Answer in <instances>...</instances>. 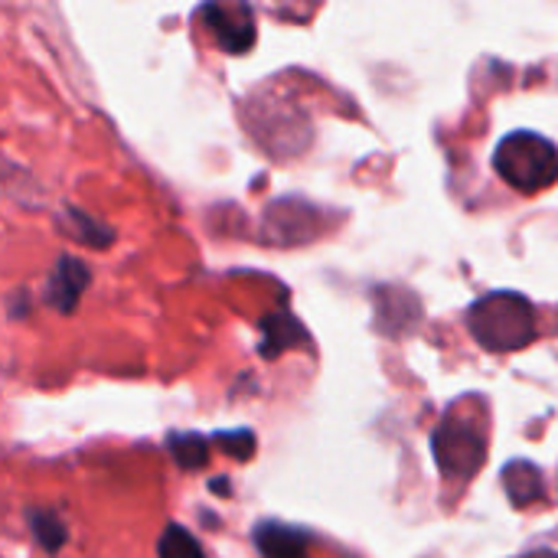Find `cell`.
Instances as JSON below:
<instances>
[{"label":"cell","mask_w":558,"mask_h":558,"mask_svg":"<svg viewBox=\"0 0 558 558\" xmlns=\"http://www.w3.org/2000/svg\"><path fill=\"white\" fill-rule=\"evenodd\" d=\"M471 337L490 353H513L536 340V311L517 291H494L468 311Z\"/></svg>","instance_id":"6da1fadb"},{"label":"cell","mask_w":558,"mask_h":558,"mask_svg":"<svg viewBox=\"0 0 558 558\" xmlns=\"http://www.w3.org/2000/svg\"><path fill=\"white\" fill-rule=\"evenodd\" d=\"M494 167L513 190L539 193L558 180V147L536 131H513L497 144Z\"/></svg>","instance_id":"7a4b0ae2"},{"label":"cell","mask_w":558,"mask_h":558,"mask_svg":"<svg viewBox=\"0 0 558 558\" xmlns=\"http://www.w3.org/2000/svg\"><path fill=\"white\" fill-rule=\"evenodd\" d=\"M432 454H435V464H438L445 481L464 484V481H471L484 468L487 445L477 435V428H471L468 422L448 418L432 435Z\"/></svg>","instance_id":"3957f363"},{"label":"cell","mask_w":558,"mask_h":558,"mask_svg":"<svg viewBox=\"0 0 558 558\" xmlns=\"http://www.w3.org/2000/svg\"><path fill=\"white\" fill-rule=\"evenodd\" d=\"M199 20L226 52H248L255 46V16L245 3H206Z\"/></svg>","instance_id":"277c9868"},{"label":"cell","mask_w":558,"mask_h":558,"mask_svg":"<svg viewBox=\"0 0 558 558\" xmlns=\"http://www.w3.org/2000/svg\"><path fill=\"white\" fill-rule=\"evenodd\" d=\"M88 281H92V271H88L82 262H75V258H69V255H62V258L56 262V268L49 271V281H46V301H49L59 314H72V311L78 307V301H82V294H85Z\"/></svg>","instance_id":"5b68a950"},{"label":"cell","mask_w":558,"mask_h":558,"mask_svg":"<svg viewBox=\"0 0 558 558\" xmlns=\"http://www.w3.org/2000/svg\"><path fill=\"white\" fill-rule=\"evenodd\" d=\"M252 539L262 558H307V546H311L307 533L284 526V523H271V520L258 523Z\"/></svg>","instance_id":"8992f818"},{"label":"cell","mask_w":558,"mask_h":558,"mask_svg":"<svg viewBox=\"0 0 558 558\" xmlns=\"http://www.w3.org/2000/svg\"><path fill=\"white\" fill-rule=\"evenodd\" d=\"M504 490H507L513 507H530V504L543 500V494H546L543 471L530 461H513L504 471Z\"/></svg>","instance_id":"52a82bcc"},{"label":"cell","mask_w":558,"mask_h":558,"mask_svg":"<svg viewBox=\"0 0 558 558\" xmlns=\"http://www.w3.org/2000/svg\"><path fill=\"white\" fill-rule=\"evenodd\" d=\"M62 226H65V232H69L72 239H78V242L88 245V248H105V245L114 242V232H111L108 226H101L98 219H92L85 209H65Z\"/></svg>","instance_id":"ba28073f"},{"label":"cell","mask_w":558,"mask_h":558,"mask_svg":"<svg viewBox=\"0 0 558 558\" xmlns=\"http://www.w3.org/2000/svg\"><path fill=\"white\" fill-rule=\"evenodd\" d=\"M262 333H265V343H262V356H278L281 350L294 347L298 337H304L301 324L288 314H271L262 320Z\"/></svg>","instance_id":"9c48e42d"},{"label":"cell","mask_w":558,"mask_h":558,"mask_svg":"<svg viewBox=\"0 0 558 558\" xmlns=\"http://www.w3.org/2000/svg\"><path fill=\"white\" fill-rule=\"evenodd\" d=\"M167 448L183 471H199L209 461V441L203 435H170Z\"/></svg>","instance_id":"30bf717a"},{"label":"cell","mask_w":558,"mask_h":558,"mask_svg":"<svg viewBox=\"0 0 558 558\" xmlns=\"http://www.w3.org/2000/svg\"><path fill=\"white\" fill-rule=\"evenodd\" d=\"M29 530H33L36 543H39L46 553H59L62 543L69 539L62 520H59L56 513H49V510H29Z\"/></svg>","instance_id":"8fae6325"},{"label":"cell","mask_w":558,"mask_h":558,"mask_svg":"<svg viewBox=\"0 0 558 558\" xmlns=\"http://www.w3.org/2000/svg\"><path fill=\"white\" fill-rule=\"evenodd\" d=\"M157 556L160 558H206L199 543L183 530V526H167L160 543H157Z\"/></svg>","instance_id":"7c38bea8"},{"label":"cell","mask_w":558,"mask_h":558,"mask_svg":"<svg viewBox=\"0 0 558 558\" xmlns=\"http://www.w3.org/2000/svg\"><path fill=\"white\" fill-rule=\"evenodd\" d=\"M216 441H219L229 454H235L239 461L252 458V451H255V438H252V432H222V435H216Z\"/></svg>","instance_id":"4fadbf2b"},{"label":"cell","mask_w":558,"mask_h":558,"mask_svg":"<svg viewBox=\"0 0 558 558\" xmlns=\"http://www.w3.org/2000/svg\"><path fill=\"white\" fill-rule=\"evenodd\" d=\"M526 558H558L556 553H549V549H536L533 556H526Z\"/></svg>","instance_id":"5bb4252c"}]
</instances>
